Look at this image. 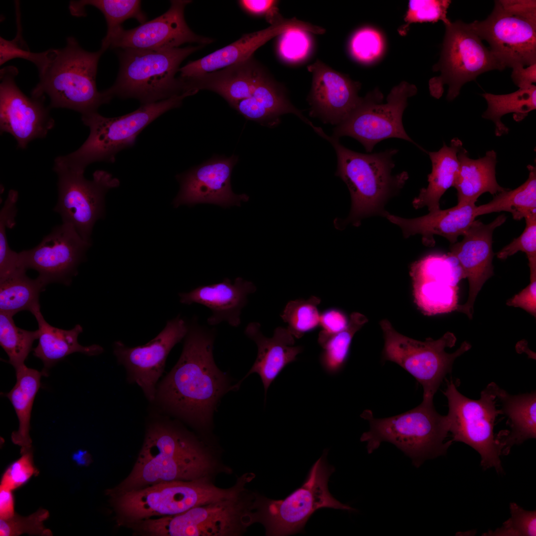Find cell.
Masks as SVG:
<instances>
[{
    "mask_svg": "<svg viewBox=\"0 0 536 536\" xmlns=\"http://www.w3.org/2000/svg\"><path fill=\"white\" fill-rule=\"evenodd\" d=\"M214 339L213 330L196 322L189 326L181 355L155 397L170 411L205 428L228 385L226 375L214 360Z\"/></svg>",
    "mask_w": 536,
    "mask_h": 536,
    "instance_id": "6da1fadb",
    "label": "cell"
},
{
    "mask_svg": "<svg viewBox=\"0 0 536 536\" xmlns=\"http://www.w3.org/2000/svg\"><path fill=\"white\" fill-rule=\"evenodd\" d=\"M314 131L335 148L337 163L335 175L345 183L351 196L349 215L337 228L348 223L359 226L363 219L373 215L385 216L386 202L399 193L408 179L405 171L392 174L395 167L393 157L398 150L359 153L344 147L338 138L328 135L321 128L316 127Z\"/></svg>",
    "mask_w": 536,
    "mask_h": 536,
    "instance_id": "7a4b0ae2",
    "label": "cell"
},
{
    "mask_svg": "<svg viewBox=\"0 0 536 536\" xmlns=\"http://www.w3.org/2000/svg\"><path fill=\"white\" fill-rule=\"evenodd\" d=\"M139 458L119 486L123 492L156 483L207 476L214 468L208 451L197 440L172 427L158 424L147 432Z\"/></svg>",
    "mask_w": 536,
    "mask_h": 536,
    "instance_id": "3957f363",
    "label": "cell"
},
{
    "mask_svg": "<svg viewBox=\"0 0 536 536\" xmlns=\"http://www.w3.org/2000/svg\"><path fill=\"white\" fill-rule=\"evenodd\" d=\"M49 51L48 61L39 71V81L31 96L46 95L50 99V108H67L81 116L97 112L100 106L111 101L105 90H98L96 84L103 50L87 51L75 38L69 37L64 48Z\"/></svg>",
    "mask_w": 536,
    "mask_h": 536,
    "instance_id": "277c9868",
    "label": "cell"
},
{
    "mask_svg": "<svg viewBox=\"0 0 536 536\" xmlns=\"http://www.w3.org/2000/svg\"><path fill=\"white\" fill-rule=\"evenodd\" d=\"M362 416L370 424L369 430L360 438L367 442L369 454L382 442H390L409 457L417 468L427 460L445 455L453 442L446 441L449 432L447 416L437 412L433 401L423 400L413 409L390 417L375 418L369 410Z\"/></svg>",
    "mask_w": 536,
    "mask_h": 536,
    "instance_id": "5b68a950",
    "label": "cell"
},
{
    "mask_svg": "<svg viewBox=\"0 0 536 536\" xmlns=\"http://www.w3.org/2000/svg\"><path fill=\"white\" fill-rule=\"evenodd\" d=\"M202 45L163 50L120 49L116 80L105 90L112 99L135 98L141 104L154 103L187 91L179 77L180 65ZM188 92V91H187Z\"/></svg>",
    "mask_w": 536,
    "mask_h": 536,
    "instance_id": "8992f818",
    "label": "cell"
},
{
    "mask_svg": "<svg viewBox=\"0 0 536 536\" xmlns=\"http://www.w3.org/2000/svg\"><path fill=\"white\" fill-rule=\"evenodd\" d=\"M191 92L160 101L141 104L135 111L113 118L104 117L98 112L81 116L89 134L81 146L66 155L55 158L54 164L72 171L84 172L86 167L95 162L115 161L122 149L133 146L140 133L167 111L178 108L183 99L193 95Z\"/></svg>",
    "mask_w": 536,
    "mask_h": 536,
    "instance_id": "52a82bcc",
    "label": "cell"
},
{
    "mask_svg": "<svg viewBox=\"0 0 536 536\" xmlns=\"http://www.w3.org/2000/svg\"><path fill=\"white\" fill-rule=\"evenodd\" d=\"M327 453L324 451L311 468L303 484L285 498L273 500L254 493V523L264 526L267 536L302 533L308 519L321 508L356 510L336 500L330 492L328 482L335 468L328 464Z\"/></svg>",
    "mask_w": 536,
    "mask_h": 536,
    "instance_id": "ba28073f",
    "label": "cell"
},
{
    "mask_svg": "<svg viewBox=\"0 0 536 536\" xmlns=\"http://www.w3.org/2000/svg\"><path fill=\"white\" fill-rule=\"evenodd\" d=\"M490 45L503 69L536 64V1L495 0L484 20L468 24Z\"/></svg>",
    "mask_w": 536,
    "mask_h": 536,
    "instance_id": "9c48e42d",
    "label": "cell"
},
{
    "mask_svg": "<svg viewBox=\"0 0 536 536\" xmlns=\"http://www.w3.org/2000/svg\"><path fill=\"white\" fill-rule=\"evenodd\" d=\"M247 477L228 489L218 487L207 476L189 481H172L124 492L117 499L118 511L141 520L155 516H172L192 508L238 496L245 490Z\"/></svg>",
    "mask_w": 536,
    "mask_h": 536,
    "instance_id": "30bf717a",
    "label": "cell"
},
{
    "mask_svg": "<svg viewBox=\"0 0 536 536\" xmlns=\"http://www.w3.org/2000/svg\"><path fill=\"white\" fill-rule=\"evenodd\" d=\"M380 325L384 333L383 351L385 360L394 362L412 375L422 386L423 400L433 397L447 374L451 373L455 359L468 351L471 344L465 341L455 352H446L457 341L455 335L448 332L439 339L419 341L397 332L387 319Z\"/></svg>",
    "mask_w": 536,
    "mask_h": 536,
    "instance_id": "8fae6325",
    "label": "cell"
},
{
    "mask_svg": "<svg viewBox=\"0 0 536 536\" xmlns=\"http://www.w3.org/2000/svg\"><path fill=\"white\" fill-rule=\"evenodd\" d=\"M497 386L493 382L489 384L481 392L480 399L473 400L460 393L451 380L447 381L443 393L448 402L447 416L452 441L464 443L476 451L484 469L493 468L501 473L502 448L493 432L495 419L502 414L496 408Z\"/></svg>",
    "mask_w": 536,
    "mask_h": 536,
    "instance_id": "7c38bea8",
    "label": "cell"
},
{
    "mask_svg": "<svg viewBox=\"0 0 536 536\" xmlns=\"http://www.w3.org/2000/svg\"><path fill=\"white\" fill-rule=\"evenodd\" d=\"M197 506L179 514L142 521L140 527L157 536H239L254 523V493Z\"/></svg>",
    "mask_w": 536,
    "mask_h": 536,
    "instance_id": "4fadbf2b",
    "label": "cell"
},
{
    "mask_svg": "<svg viewBox=\"0 0 536 536\" xmlns=\"http://www.w3.org/2000/svg\"><path fill=\"white\" fill-rule=\"evenodd\" d=\"M445 25V34L440 60L433 70L440 75L429 82L431 95L439 98L444 84L448 85L447 99L452 101L461 87L486 71L503 70L489 48L470 29L469 24L458 20Z\"/></svg>",
    "mask_w": 536,
    "mask_h": 536,
    "instance_id": "5bb4252c",
    "label": "cell"
},
{
    "mask_svg": "<svg viewBox=\"0 0 536 536\" xmlns=\"http://www.w3.org/2000/svg\"><path fill=\"white\" fill-rule=\"evenodd\" d=\"M417 88L406 81L394 87L382 103L383 96L376 89L363 97L354 112L334 130L333 136L353 137L359 141L366 151L371 152L376 144L390 138L407 140L421 149L408 135L402 124V115L409 97L417 93Z\"/></svg>",
    "mask_w": 536,
    "mask_h": 536,
    "instance_id": "9a60e30c",
    "label": "cell"
},
{
    "mask_svg": "<svg viewBox=\"0 0 536 536\" xmlns=\"http://www.w3.org/2000/svg\"><path fill=\"white\" fill-rule=\"evenodd\" d=\"M58 175V198L54 210L62 223L72 225L85 241L91 242L96 221L105 213V197L107 192L118 187L120 181L107 171L96 170L92 180L84 172L54 165Z\"/></svg>",
    "mask_w": 536,
    "mask_h": 536,
    "instance_id": "2e32d148",
    "label": "cell"
},
{
    "mask_svg": "<svg viewBox=\"0 0 536 536\" xmlns=\"http://www.w3.org/2000/svg\"><path fill=\"white\" fill-rule=\"evenodd\" d=\"M91 245L72 225L62 223L38 245L19 252L20 264L26 270H36L37 278L46 286L55 282L69 285L78 274V267L85 261Z\"/></svg>",
    "mask_w": 536,
    "mask_h": 536,
    "instance_id": "e0dca14e",
    "label": "cell"
},
{
    "mask_svg": "<svg viewBox=\"0 0 536 536\" xmlns=\"http://www.w3.org/2000/svg\"><path fill=\"white\" fill-rule=\"evenodd\" d=\"M191 2L171 0L169 8L161 15L133 29L118 28L106 35L101 49L104 52L109 48L156 50L178 48L187 43L202 46L211 43L212 39L195 33L186 23L184 10Z\"/></svg>",
    "mask_w": 536,
    "mask_h": 536,
    "instance_id": "ac0fdd59",
    "label": "cell"
},
{
    "mask_svg": "<svg viewBox=\"0 0 536 536\" xmlns=\"http://www.w3.org/2000/svg\"><path fill=\"white\" fill-rule=\"evenodd\" d=\"M13 66L0 71V130L16 139L18 147L25 149L32 140L45 137L55 126L44 97H28L19 88Z\"/></svg>",
    "mask_w": 536,
    "mask_h": 536,
    "instance_id": "d6986e66",
    "label": "cell"
},
{
    "mask_svg": "<svg viewBox=\"0 0 536 536\" xmlns=\"http://www.w3.org/2000/svg\"><path fill=\"white\" fill-rule=\"evenodd\" d=\"M188 330L187 323L178 316L168 321L163 330L145 345L130 347L121 341L115 343L114 353L118 362L126 368L130 380L141 388L149 400L155 398L156 384L168 355L185 337Z\"/></svg>",
    "mask_w": 536,
    "mask_h": 536,
    "instance_id": "ffe728a7",
    "label": "cell"
},
{
    "mask_svg": "<svg viewBox=\"0 0 536 536\" xmlns=\"http://www.w3.org/2000/svg\"><path fill=\"white\" fill-rule=\"evenodd\" d=\"M506 219L501 214L487 224L475 220L463 235V239L451 246L448 256L457 261L463 277L468 278L469 284L468 299L465 304L458 305L456 311L465 314L470 320L477 294L485 282L494 275L493 232Z\"/></svg>",
    "mask_w": 536,
    "mask_h": 536,
    "instance_id": "44dd1931",
    "label": "cell"
},
{
    "mask_svg": "<svg viewBox=\"0 0 536 536\" xmlns=\"http://www.w3.org/2000/svg\"><path fill=\"white\" fill-rule=\"evenodd\" d=\"M238 160L237 156H215L203 163L176 176L180 191L173 201L176 207L208 203L228 207L241 205L249 197L237 195L231 189V175Z\"/></svg>",
    "mask_w": 536,
    "mask_h": 536,
    "instance_id": "7402d4cb",
    "label": "cell"
},
{
    "mask_svg": "<svg viewBox=\"0 0 536 536\" xmlns=\"http://www.w3.org/2000/svg\"><path fill=\"white\" fill-rule=\"evenodd\" d=\"M312 73L311 88L308 97L310 115L325 123L338 125L360 105V84L317 60L307 67Z\"/></svg>",
    "mask_w": 536,
    "mask_h": 536,
    "instance_id": "603a6c76",
    "label": "cell"
},
{
    "mask_svg": "<svg viewBox=\"0 0 536 536\" xmlns=\"http://www.w3.org/2000/svg\"><path fill=\"white\" fill-rule=\"evenodd\" d=\"M257 288L251 281L238 277L234 281L225 278L220 282L199 286L189 292L179 294L181 303L201 304L211 311L207 320L209 326L226 322L233 327L241 324L240 315L248 301V296Z\"/></svg>",
    "mask_w": 536,
    "mask_h": 536,
    "instance_id": "cb8c5ba5",
    "label": "cell"
},
{
    "mask_svg": "<svg viewBox=\"0 0 536 536\" xmlns=\"http://www.w3.org/2000/svg\"><path fill=\"white\" fill-rule=\"evenodd\" d=\"M476 207L474 203L457 204L451 208L429 211L425 215L414 218H405L388 212L385 216L401 228L405 238L420 235L424 245L433 246L435 242L434 236L439 235L453 244L475 220Z\"/></svg>",
    "mask_w": 536,
    "mask_h": 536,
    "instance_id": "d4e9b609",
    "label": "cell"
},
{
    "mask_svg": "<svg viewBox=\"0 0 536 536\" xmlns=\"http://www.w3.org/2000/svg\"><path fill=\"white\" fill-rule=\"evenodd\" d=\"M245 334L257 344L258 354L252 368L236 388L249 375L256 373L260 376L266 394L271 383L286 365L296 360L303 348L293 346L294 337L286 328H276L273 336L268 337L262 333L261 325L253 322L247 326Z\"/></svg>",
    "mask_w": 536,
    "mask_h": 536,
    "instance_id": "484cf974",
    "label": "cell"
},
{
    "mask_svg": "<svg viewBox=\"0 0 536 536\" xmlns=\"http://www.w3.org/2000/svg\"><path fill=\"white\" fill-rule=\"evenodd\" d=\"M246 119L261 125L274 127L280 122V116L295 115L312 128L313 124L290 102L285 87L276 81L265 69L251 96L232 106Z\"/></svg>",
    "mask_w": 536,
    "mask_h": 536,
    "instance_id": "4316f807",
    "label": "cell"
},
{
    "mask_svg": "<svg viewBox=\"0 0 536 536\" xmlns=\"http://www.w3.org/2000/svg\"><path fill=\"white\" fill-rule=\"evenodd\" d=\"M297 20L271 25L268 28L244 34L237 41L196 61H190L180 68L182 80L218 70L247 60L255 51L271 38L279 35L287 28L297 26Z\"/></svg>",
    "mask_w": 536,
    "mask_h": 536,
    "instance_id": "83f0119b",
    "label": "cell"
},
{
    "mask_svg": "<svg viewBox=\"0 0 536 536\" xmlns=\"http://www.w3.org/2000/svg\"><path fill=\"white\" fill-rule=\"evenodd\" d=\"M266 68L253 56L221 69L182 80L187 91L209 90L221 96L232 107L249 98Z\"/></svg>",
    "mask_w": 536,
    "mask_h": 536,
    "instance_id": "f1b7e54d",
    "label": "cell"
},
{
    "mask_svg": "<svg viewBox=\"0 0 536 536\" xmlns=\"http://www.w3.org/2000/svg\"><path fill=\"white\" fill-rule=\"evenodd\" d=\"M459 169L453 185L457 191V204L474 203L485 193L492 195L506 190L496 179L497 155L493 150L481 158H470L463 147L458 153Z\"/></svg>",
    "mask_w": 536,
    "mask_h": 536,
    "instance_id": "f546056e",
    "label": "cell"
},
{
    "mask_svg": "<svg viewBox=\"0 0 536 536\" xmlns=\"http://www.w3.org/2000/svg\"><path fill=\"white\" fill-rule=\"evenodd\" d=\"M38 325V344L33 349V355L42 360L44 367L42 371L44 376L49 369L67 355L74 352L93 356L101 354L103 348L97 344L84 346L78 341V335L83 331L79 324L70 330L54 327L45 320L40 311V306L31 312Z\"/></svg>",
    "mask_w": 536,
    "mask_h": 536,
    "instance_id": "4dcf8cb0",
    "label": "cell"
},
{
    "mask_svg": "<svg viewBox=\"0 0 536 536\" xmlns=\"http://www.w3.org/2000/svg\"><path fill=\"white\" fill-rule=\"evenodd\" d=\"M496 399L501 405L502 414L508 418L510 431L502 432L497 438L507 455L514 445L536 437V392L512 395L497 386Z\"/></svg>",
    "mask_w": 536,
    "mask_h": 536,
    "instance_id": "1f68e13d",
    "label": "cell"
},
{
    "mask_svg": "<svg viewBox=\"0 0 536 536\" xmlns=\"http://www.w3.org/2000/svg\"><path fill=\"white\" fill-rule=\"evenodd\" d=\"M463 147L462 141L453 138L448 146L445 142L437 151L428 152L432 163L428 175V185L420 190L412 201L415 209L426 206L429 211L440 208V200L445 192L453 187L459 169L458 153Z\"/></svg>",
    "mask_w": 536,
    "mask_h": 536,
    "instance_id": "d6a6232c",
    "label": "cell"
},
{
    "mask_svg": "<svg viewBox=\"0 0 536 536\" xmlns=\"http://www.w3.org/2000/svg\"><path fill=\"white\" fill-rule=\"evenodd\" d=\"M16 382L5 396L12 403L17 415L19 427L11 435L12 442L21 447L20 454L31 449L29 434L31 411L35 396L41 385L42 371L25 365L15 370Z\"/></svg>",
    "mask_w": 536,
    "mask_h": 536,
    "instance_id": "836d02e7",
    "label": "cell"
},
{
    "mask_svg": "<svg viewBox=\"0 0 536 536\" xmlns=\"http://www.w3.org/2000/svg\"><path fill=\"white\" fill-rule=\"evenodd\" d=\"M529 177L517 188L506 189L493 197L489 202L476 206L475 214L479 215L492 212H510L516 220L536 214V168L528 165Z\"/></svg>",
    "mask_w": 536,
    "mask_h": 536,
    "instance_id": "e575fe53",
    "label": "cell"
},
{
    "mask_svg": "<svg viewBox=\"0 0 536 536\" xmlns=\"http://www.w3.org/2000/svg\"><path fill=\"white\" fill-rule=\"evenodd\" d=\"M482 96L487 104V109L482 117L493 122L495 134L497 136L507 134L509 131L501 120L502 116L513 113L514 120L520 122L536 108V86L534 84L509 94L485 93Z\"/></svg>",
    "mask_w": 536,
    "mask_h": 536,
    "instance_id": "d590c367",
    "label": "cell"
},
{
    "mask_svg": "<svg viewBox=\"0 0 536 536\" xmlns=\"http://www.w3.org/2000/svg\"><path fill=\"white\" fill-rule=\"evenodd\" d=\"M26 271L17 273L0 281V312L13 316L24 310L32 312L40 306V292L46 286L37 277L31 279Z\"/></svg>",
    "mask_w": 536,
    "mask_h": 536,
    "instance_id": "8d00e7d4",
    "label": "cell"
},
{
    "mask_svg": "<svg viewBox=\"0 0 536 536\" xmlns=\"http://www.w3.org/2000/svg\"><path fill=\"white\" fill-rule=\"evenodd\" d=\"M93 6L104 15L107 25L106 35H109L122 26L130 18H134L142 24L147 16L141 8V1L137 0H83L70 1L69 9L75 16H85V7Z\"/></svg>",
    "mask_w": 536,
    "mask_h": 536,
    "instance_id": "74e56055",
    "label": "cell"
},
{
    "mask_svg": "<svg viewBox=\"0 0 536 536\" xmlns=\"http://www.w3.org/2000/svg\"><path fill=\"white\" fill-rule=\"evenodd\" d=\"M414 301L426 315H434L456 310L458 287L436 280L413 282Z\"/></svg>",
    "mask_w": 536,
    "mask_h": 536,
    "instance_id": "f35d334b",
    "label": "cell"
},
{
    "mask_svg": "<svg viewBox=\"0 0 536 536\" xmlns=\"http://www.w3.org/2000/svg\"><path fill=\"white\" fill-rule=\"evenodd\" d=\"M367 322L364 315L352 313L346 328L332 336L322 346L323 350L320 362L327 373L335 374L342 369L347 358L353 336Z\"/></svg>",
    "mask_w": 536,
    "mask_h": 536,
    "instance_id": "ab89813d",
    "label": "cell"
},
{
    "mask_svg": "<svg viewBox=\"0 0 536 536\" xmlns=\"http://www.w3.org/2000/svg\"><path fill=\"white\" fill-rule=\"evenodd\" d=\"M12 317L0 312V344L16 370L25 365L34 341L38 338V332L17 327Z\"/></svg>",
    "mask_w": 536,
    "mask_h": 536,
    "instance_id": "60d3db41",
    "label": "cell"
},
{
    "mask_svg": "<svg viewBox=\"0 0 536 536\" xmlns=\"http://www.w3.org/2000/svg\"><path fill=\"white\" fill-rule=\"evenodd\" d=\"M17 200V192L9 191L0 211V281L26 270L21 265L19 253L10 248L6 236V229L12 228L15 224Z\"/></svg>",
    "mask_w": 536,
    "mask_h": 536,
    "instance_id": "b9f144b4",
    "label": "cell"
},
{
    "mask_svg": "<svg viewBox=\"0 0 536 536\" xmlns=\"http://www.w3.org/2000/svg\"><path fill=\"white\" fill-rule=\"evenodd\" d=\"M320 303V298L312 296L308 299H296L286 304L280 316L294 337L300 338L319 325L318 306Z\"/></svg>",
    "mask_w": 536,
    "mask_h": 536,
    "instance_id": "7bdbcfd3",
    "label": "cell"
},
{
    "mask_svg": "<svg viewBox=\"0 0 536 536\" xmlns=\"http://www.w3.org/2000/svg\"><path fill=\"white\" fill-rule=\"evenodd\" d=\"M278 36L277 53L286 63H302L310 57L313 51L314 43L311 32L304 28L290 27Z\"/></svg>",
    "mask_w": 536,
    "mask_h": 536,
    "instance_id": "ee69618b",
    "label": "cell"
},
{
    "mask_svg": "<svg viewBox=\"0 0 536 536\" xmlns=\"http://www.w3.org/2000/svg\"><path fill=\"white\" fill-rule=\"evenodd\" d=\"M15 6L17 33L15 37L10 40L0 37V65L14 59H22L33 63L39 71L48 61L49 50L40 53L30 51L22 36L19 1H15Z\"/></svg>",
    "mask_w": 536,
    "mask_h": 536,
    "instance_id": "f6af8a7d",
    "label": "cell"
},
{
    "mask_svg": "<svg viewBox=\"0 0 536 536\" xmlns=\"http://www.w3.org/2000/svg\"><path fill=\"white\" fill-rule=\"evenodd\" d=\"M49 517L48 510L40 508L26 517L15 514L7 519H0V535L16 536L22 534L32 536H53L50 530L44 525V522Z\"/></svg>",
    "mask_w": 536,
    "mask_h": 536,
    "instance_id": "bcb514c9",
    "label": "cell"
},
{
    "mask_svg": "<svg viewBox=\"0 0 536 536\" xmlns=\"http://www.w3.org/2000/svg\"><path fill=\"white\" fill-rule=\"evenodd\" d=\"M510 518L494 531L483 536H536V511L524 510L516 503L510 504Z\"/></svg>",
    "mask_w": 536,
    "mask_h": 536,
    "instance_id": "7dc6e473",
    "label": "cell"
},
{
    "mask_svg": "<svg viewBox=\"0 0 536 536\" xmlns=\"http://www.w3.org/2000/svg\"><path fill=\"white\" fill-rule=\"evenodd\" d=\"M384 47L380 33L371 28L357 31L351 37L349 50L352 57L362 63H370L381 55Z\"/></svg>",
    "mask_w": 536,
    "mask_h": 536,
    "instance_id": "c3c4849f",
    "label": "cell"
},
{
    "mask_svg": "<svg viewBox=\"0 0 536 536\" xmlns=\"http://www.w3.org/2000/svg\"><path fill=\"white\" fill-rule=\"evenodd\" d=\"M451 0H410L404 20V28L416 22H436L442 21L444 24L451 21L447 16Z\"/></svg>",
    "mask_w": 536,
    "mask_h": 536,
    "instance_id": "681fc988",
    "label": "cell"
},
{
    "mask_svg": "<svg viewBox=\"0 0 536 536\" xmlns=\"http://www.w3.org/2000/svg\"><path fill=\"white\" fill-rule=\"evenodd\" d=\"M522 234L504 247L497 254V258L506 259L518 252L525 253L529 261L530 272L536 271V214L526 218Z\"/></svg>",
    "mask_w": 536,
    "mask_h": 536,
    "instance_id": "f907efd6",
    "label": "cell"
},
{
    "mask_svg": "<svg viewBox=\"0 0 536 536\" xmlns=\"http://www.w3.org/2000/svg\"><path fill=\"white\" fill-rule=\"evenodd\" d=\"M21 455V457L11 464L3 474L0 488L13 491L27 482L33 475L38 474L34 465L32 449Z\"/></svg>",
    "mask_w": 536,
    "mask_h": 536,
    "instance_id": "816d5d0a",
    "label": "cell"
},
{
    "mask_svg": "<svg viewBox=\"0 0 536 536\" xmlns=\"http://www.w3.org/2000/svg\"><path fill=\"white\" fill-rule=\"evenodd\" d=\"M238 2L246 13L254 16L264 17L271 25L280 24L287 21L279 12L277 0H240Z\"/></svg>",
    "mask_w": 536,
    "mask_h": 536,
    "instance_id": "f5cc1de1",
    "label": "cell"
},
{
    "mask_svg": "<svg viewBox=\"0 0 536 536\" xmlns=\"http://www.w3.org/2000/svg\"><path fill=\"white\" fill-rule=\"evenodd\" d=\"M349 320L341 311L335 308L325 311L320 314L319 344L322 346L330 337L346 329Z\"/></svg>",
    "mask_w": 536,
    "mask_h": 536,
    "instance_id": "db71d44e",
    "label": "cell"
},
{
    "mask_svg": "<svg viewBox=\"0 0 536 536\" xmlns=\"http://www.w3.org/2000/svg\"><path fill=\"white\" fill-rule=\"evenodd\" d=\"M530 284L506 301L508 306L519 307L536 316V272L530 273Z\"/></svg>",
    "mask_w": 536,
    "mask_h": 536,
    "instance_id": "11a10c76",
    "label": "cell"
},
{
    "mask_svg": "<svg viewBox=\"0 0 536 536\" xmlns=\"http://www.w3.org/2000/svg\"><path fill=\"white\" fill-rule=\"evenodd\" d=\"M511 78L519 89H525L536 82V64L525 67L517 66L512 68Z\"/></svg>",
    "mask_w": 536,
    "mask_h": 536,
    "instance_id": "9f6ffc18",
    "label": "cell"
},
{
    "mask_svg": "<svg viewBox=\"0 0 536 536\" xmlns=\"http://www.w3.org/2000/svg\"><path fill=\"white\" fill-rule=\"evenodd\" d=\"M15 514L12 491L0 488V519H7Z\"/></svg>",
    "mask_w": 536,
    "mask_h": 536,
    "instance_id": "6f0895ef",
    "label": "cell"
},
{
    "mask_svg": "<svg viewBox=\"0 0 536 536\" xmlns=\"http://www.w3.org/2000/svg\"><path fill=\"white\" fill-rule=\"evenodd\" d=\"M87 456H88V455L86 454V451H83L82 450L77 451L73 454V459L75 461L77 464L82 465L86 462V461L85 458H86Z\"/></svg>",
    "mask_w": 536,
    "mask_h": 536,
    "instance_id": "680465c9",
    "label": "cell"
}]
</instances>
